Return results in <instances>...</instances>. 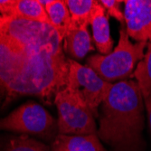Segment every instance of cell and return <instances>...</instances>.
Returning a JSON list of instances; mask_svg holds the SVG:
<instances>
[{
  "instance_id": "cell-1",
  "label": "cell",
  "mask_w": 151,
  "mask_h": 151,
  "mask_svg": "<svg viewBox=\"0 0 151 151\" xmlns=\"http://www.w3.org/2000/svg\"><path fill=\"white\" fill-rule=\"evenodd\" d=\"M68 74L64 52L27 49L0 36V107L24 95L52 105L66 86Z\"/></svg>"
},
{
  "instance_id": "cell-2",
  "label": "cell",
  "mask_w": 151,
  "mask_h": 151,
  "mask_svg": "<svg viewBox=\"0 0 151 151\" xmlns=\"http://www.w3.org/2000/svg\"><path fill=\"white\" fill-rule=\"evenodd\" d=\"M101 107L99 139L114 151H142L145 103L137 81L113 83Z\"/></svg>"
},
{
  "instance_id": "cell-3",
  "label": "cell",
  "mask_w": 151,
  "mask_h": 151,
  "mask_svg": "<svg viewBox=\"0 0 151 151\" xmlns=\"http://www.w3.org/2000/svg\"><path fill=\"white\" fill-rule=\"evenodd\" d=\"M147 43H135L129 40L125 25L119 31V43L109 54H93L87 59V66L92 69L102 80L113 81L132 76L138 63L145 56Z\"/></svg>"
},
{
  "instance_id": "cell-4",
  "label": "cell",
  "mask_w": 151,
  "mask_h": 151,
  "mask_svg": "<svg viewBox=\"0 0 151 151\" xmlns=\"http://www.w3.org/2000/svg\"><path fill=\"white\" fill-rule=\"evenodd\" d=\"M0 36L19 46L63 52V40L50 24L0 16Z\"/></svg>"
},
{
  "instance_id": "cell-5",
  "label": "cell",
  "mask_w": 151,
  "mask_h": 151,
  "mask_svg": "<svg viewBox=\"0 0 151 151\" xmlns=\"http://www.w3.org/2000/svg\"><path fill=\"white\" fill-rule=\"evenodd\" d=\"M0 130L35 136L50 144L58 135L57 120L43 106L33 101L19 106L0 119Z\"/></svg>"
},
{
  "instance_id": "cell-6",
  "label": "cell",
  "mask_w": 151,
  "mask_h": 151,
  "mask_svg": "<svg viewBox=\"0 0 151 151\" xmlns=\"http://www.w3.org/2000/svg\"><path fill=\"white\" fill-rule=\"evenodd\" d=\"M54 104L58 109V134H97L94 115L74 89L66 85L56 94Z\"/></svg>"
},
{
  "instance_id": "cell-7",
  "label": "cell",
  "mask_w": 151,
  "mask_h": 151,
  "mask_svg": "<svg viewBox=\"0 0 151 151\" xmlns=\"http://www.w3.org/2000/svg\"><path fill=\"white\" fill-rule=\"evenodd\" d=\"M69 74L68 86L74 89L80 97L88 105L95 119L99 117V108L109 93L113 83L102 80L87 65L68 59Z\"/></svg>"
},
{
  "instance_id": "cell-8",
  "label": "cell",
  "mask_w": 151,
  "mask_h": 151,
  "mask_svg": "<svg viewBox=\"0 0 151 151\" xmlns=\"http://www.w3.org/2000/svg\"><path fill=\"white\" fill-rule=\"evenodd\" d=\"M125 27L136 43L151 44V0L124 1Z\"/></svg>"
},
{
  "instance_id": "cell-9",
  "label": "cell",
  "mask_w": 151,
  "mask_h": 151,
  "mask_svg": "<svg viewBox=\"0 0 151 151\" xmlns=\"http://www.w3.org/2000/svg\"><path fill=\"white\" fill-rule=\"evenodd\" d=\"M90 24L91 25L93 42L96 48L103 55L111 53L113 48V40L109 31V16L100 1L94 8Z\"/></svg>"
},
{
  "instance_id": "cell-10",
  "label": "cell",
  "mask_w": 151,
  "mask_h": 151,
  "mask_svg": "<svg viewBox=\"0 0 151 151\" xmlns=\"http://www.w3.org/2000/svg\"><path fill=\"white\" fill-rule=\"evenodd\" d=\"M50 147L51 151H106L97 134H58Z\"/></svg>"
},
{
  "instance_id": "cell-11",
  "label": "cell",
  "mask_w": 151,
  "mask_h": 151,
  "mask_svg": "<svg viewBox=\"0 0 151 151\" xmlns=\"http://www.w3.org/2000/svg\"><path fill=\"white\" fill-rule=\"evenodd\" d=\"M2 17L35 21L51 25L45 8L38 0H9L6 14Z\"/></svg>"
},
{
  "instance_id": "cell-12",
  "label": "cell",
  "mask_w": 151,
  "mask_h": 151,
  "mask_svg": "<svg viewBox=\"0 0 151 151\" xmlns=\"http://www.w3.org/2000/svg\"><path fill=\"white\" fill-rule=\"evenodd\" d=\"M63 48L65 53L73 57V60L83 59L89 52L94 50L88 27L70 26L63 41Z\"/></svg>"
},
{
  "instance_id": "cell-13",
  "label": "cell",
  "mask_w": 151,
  "mask_h": 151,
  "mask_svg": "<svg viewBox=\"0 0 151 151\" xmlns=\"http://www.w3.org/2000/svg\"><path fill=\"white\" fill-rule=\"evenodd\" d=\"M38 1L45 8L51 25L56 30L63 41L72 23L70 12L65 1L63 0H38Z\"/></svg>"
},
{
  "instance_id": "cell-14",
  "label": "cell",
  "mask_w": 151,
  "mask_h": 151,
  "mask_svg": "<svg viewBox=\"0 0 151 151\" xmlns=\"http://www.w3.org/2000/svg\"><path fill=\"white\" fill-rule=\"evenodd\" d=\"M71 15V26L88 27L91 24V16L95 6L98 5L97 0H65Z\"/></svg>"
},
{
  "instance_id": "cell-15",
  "label": "cell",
  "mask_w": 151,
  "mask_h": 151,
  "mask_svg": "<svg viewBox=\"0 0 151 151\" xmlns=\"http://www.w3.org/2000/svg\"><path fill=\"white\" fill-rule=\"evenodd\" d=\"M132 76L136 79L143 98L151 94V44H147L145 56L137 65Z\"/></svg>"
},
{
  "instance_id": "cell-16",
  "label": "cell",
  "mask_w": 151,
  "mask_h": 151,
  "mask_svg": "<svg viewBox=\"0 0 151 151\" xmlns=\"http://www.w3.org/2000/svg\"><path fill=\"white\" fill-rule=\"evenodd\" d=\"M4 151H51V147L27 135H20L12 138Z\"/></svg>"
},
{
  "instance_id": "cell-17",
  "label": "cell",
  "mask_w": 151,
  "mask_h": 151,
  "mask_svg": "<svg viewBox=\"0 0 151 151\" xmlns=\"http://www.w3.org/2000/svg\"><path fill=\"white\" fill-rule=\"evenodd\" d=\"M124 1L119 0H101L100 3L105 8L109 17H111L118 20L122 25H125L124 12L121 11V4Z\"/></svg>"
},
{
  "instance_id": "cell-18",
  "label": "cell",
  "mask_w": 151,
  "mask_h": 151,
  "mask_svg": "<svg viewBox=\"0 0 151 151\" xmlns=\"http://www.w3.org/2000/svg\"><path fill=\"white\" fill-rule=\"evenodd\" d=\"M143 99H144V103H145V108L147 113V117H148L149 127L151 129V94H149L147 97L143 98Z\"/></svg>"
}]
</instances>
